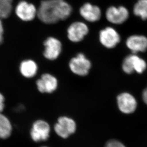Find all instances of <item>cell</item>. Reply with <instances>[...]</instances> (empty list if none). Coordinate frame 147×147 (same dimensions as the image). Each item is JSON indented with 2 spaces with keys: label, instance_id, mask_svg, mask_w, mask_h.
Instances as JSON below:
<instances>
[{
  "label": "cell",
  "instance_id": "1",
  "mask_svg": "<svg viewBox=\"0 0 147 147\" xmlns=\"http://www.w3.org/2000/svg\"><path fill=\"white\" fill-rule=\"evenodd\" d=\"M72 8L64 0H43L37 11V16L45 24H55L68 18Z\"/></svg>",
  "mask_w": 147,
  "mask_h": 147
},
{
  "label": "cell",
  "instance_id": "2",
  "mask_svg": "<svg viewBox=\"0 0 147 147\" xmlns=\"http://www.w3.org/2000/svg\"><path fill=\"white\" fill-rule=\"evenodd\" d=\"M90 60L83 53H78L70 59L68 62L70 71L74 75L80 77L88 76L92 68Z\"/></svg>",
  "mask_w": 147,
  "mask_h": 147
},
{
  "label": "cell",
  "instance_id": "3",
  "mask_svg": "<svg viewBox=\"0 0 147 147\" xmlns=\"http://www.w3.org/2000/svg\"><path fill=\"white\" fill-rule=\"evenodd\" d=\"M43 56L48 61H55L61 55L63 51L62 42L55 37L49 36L43 42Z\"/></svg>",
  "mask_w": 147,
  "mask_h": 147
},
{
  "label": "cell",
  "instance_id": "4",
  "mask_svg": "<svg viewBox=\"0 0 147 147\" xmlns=\"http://www.w3.org/2000/svg\"><path fill=\"white\" fill-rule=\"evenodd\" d=\"M38 91L42 94H52L57 90L59 86L58 79L55 75L45 73L36 81Z\"/></svg>",
  "mask_w": 147,
  "mask_h": 147
},
{
  "label": "cell",
  "instance_id": "5",
  "mask_svg": "<svg viewBox=\"0 0 147 147\" xmlns=\"http://www.w3.org/2000/svg\"><path fill=\"white\" fill-rule=\"evenodd\" d=\"M147 64L142 58L135 54L127 55L123 60L122 64L123 71L127 74L133 73L136 71L138 73L142 74L146 70Z\"/></svg>",
  "mask_w": 147,
  "mask_h": 147
},
{
  "label": "cell",
  "instance_id": "6",
  "mask_svg": "<svg viewBox=\"0 0 147 147\" xmlns=\"http://www.w3.org/2000/svg\"><path fill=\"white\" fill-rule=\"evenodd\" d=\"M98 40L102 47L108 49H111L116 47L120 42L121 37L114 28L108 26L100 31Z\"/></svg>",
  "mask_w": 147,
  "mask_h": 147
},
{
  "label": "cell",
  "instance_id": "7",
  "mask_svg": "<svg viewBox=\"0 0 147 147\" xmlns=\"http://www.w3.org/2000/svg\"><path fill=\"white\" fill-rule=\"evenodd\" d=\"M89 28L82 22L72 23L67 29V37L73 43H79L85 39L88 33Z\"/></svg>",
  "mask_w": 147,
  "mask_h": 147
},
{
  "label": "cell",
  "instance_id": "8",
  "mask_svg": "<svg viewBox=\"0 0 147 147\" xmlns=\"http://www.w3.org/2000/svg\"><path fill=\"white\" fill-rule=\"evenodd\" d=\"M76 125L73 119L67 116H62L58 118L54 126V129L57 134L61 138L66 139L76 130Z\"/></svg>",
  "mask_w": 147,
  "mask_h": 147
},
{
  "label": "cell",
  "instance_id": "9",
  "mask_svg": "<svg viewBox=\"0 0 147 147\" xmlns=\"http://www.w3.org/2000/svg\"><path fill=\"white\" fill-rule=\"evenodd\" d=\"M50 127L47 122L42 119L36 120L33 123L30 135L34 142L45 141L49 137Z\"/></svg>",
  "mask_w": 147,
  "mask_h": 147
},
{
  "label": "cell",
  "instance_id": "10",
  "mask_svg": "<svg viewBox=\"0 0 147 147\" xmlns=\"http://www.w3.org/2000/svg\"><path fill=\"white\" fill-rule=\"evenodd\" d=\"M117 103L119 110L126 114L133 113L137 107L135 98L127 92H123L117 96Z\"/></svg>",
  "mask_w": 147,
  "mask_h": 147
},
{
  "label": "cell",
  "instance_id": "11",
  "mask_svg": "<svg viewBox=\"0 0 147 147\" xmlns=\"http://www.w3.org/2000/svg\"><path fill=\"white\" fill-rule=\"evenodd\" d=\"M37 10L34 5L25 1H22L17 4L16 9V16L23 21H31L37 16Z\"/></svg>",
  "mask_w": 147,
  "mask_h": 147
},
{
  "label": "cell",
  "instance_id": "12",
  "mask_svg": "<svg viewBox=\"0 0 147 147\" xmlns=\"http://www.w3.org/2000/svg\"><path fill=\"white\" fill-rule=\"evenodd\" d=\"M129 16V11L124 6H111L108 8L106 13L107 19L113 24H122L127 20Z\"/></svg>",
  "mask_w": 147,
  "mask_h": 147
},
{
  "label": "cell",
  "instance_id": "13",
  "mask_svg": "<svg viewBox=\"0 0 147 147\" xmlns=\"http://www.w3.org/2000/svg\"><path fill=\"white\" fill-rule=\"evenodd\" d=\"M79 13L86 21L90 23L99 21L101 17V11L99 7L89 3H86L81 7Z\"/></svg>",
  "mask_w": 147,
  "mask_h": 147
},
{
  "label": "cell",
  "instance_id": "14",
  "mask_svg": "<svg viewBox=\"0 0 147 147\" xmlns=\"http://www.w3.org/2000/svg\"><path fill=\"white\" fill-rule=\"evenodd\" d=\"M126 44L133 54L144 52L147 49V38L145 36L133 35L127 38Z\"/></svg>",
  "mask_w": 147,
  "mask_h": 147
},
{
  "label": "cell",
  "instance_id": "15",
  "mask_svg": "<svg viewBox=\"0 0 147 147\" xmlns=\"http://www.w3.org/2000/svg\"><path fill=\"white\" fill-rule=\"evenodd\" d=\"M38 69L37 63L31 59L23 60L20 63L19 67L20 73L26 78H32L36 76L38 73Z\"/></svg>",
  "mask_w": 147,
  "mask_h": 147
},
{
  "label": "cell",
  "instance_id": "16",
  "mask_svg": "<svg viewBox=\"0 0 147 147\" xmlns=\"http://www.w3.org/2000/svg\"><path fill=\"white\" fill-rule=\"evenodd\" d=\"M13 131L11 122L8 117L0 113V139L5 140L10 137Z\"/></svg>",
  "mask_w": 147,
  "mask_h": 147
},
{
  "label": "cell",
  "instance_id": "17",
  "mask_svg": "<svg viewBox=\"0 0 147 147\" xmlns=\"http://www.w3.org/2000/svg\"><path fill=\"white\" fill-rule=\"evenodd\" d=\"M133 13L142 19H147V0H139L135 4Z\"/></svg>",
  "mask_w": 147,
  "mask_h": 147
},
{
  "label": "cell",
  "instance_id": "18",
  "mask_svg": "<svg viewBox=\"0 0 147 147\" xmlns=\"http://www.w3.org/2000/svg\"><path fill=\"white\" fill-rule=\"evenodd\" d=\"M13 0H0V19H5L10 16L13 9Z\"/></svg>",
  "mask_w": 147,
  "mask_h": 147
},
{
  "label": "cell",
  "instance_id": "19",
  "mask_svg": "<svg viewBox=\"0 0 147 147\" xmlns=\"http://www.w3.org/2000/svg\"><path fill=\"white\" fill-rule=\"evenodd\" d=\"M105 147H125L120 142L116 140H110L107 143Z\"/></svg>",
  "mask_w": 147,
  "mask_h": 147
},
{
  "label": "cell",
  "instance_id": "20",
  "mask_svg": "<svg viewBox=\"0 0 147 147\" xmlns=\"http://www.w3.org/2000/svg\"><path fill=\"white\" fill-rule=\"evenodd\" d=\"M5 98L3 95L0 93V113H2V112L4 110L5 105H4Z\"/></svg>",
  "mask_w": 147,
  "mask_h": 147
},
{
  "label": "cell",
  "instance_id": "21",
  "mask_svg": "<svg viewBox=\"0 0 147 147\" xmlns=\"http://www.w3.org/2000/svg\"><path fill=\"white\" fill-rule=\"evenodd\" d=\"M3 26L1 19H0V45L3 42Z\"/></svg>",
  "mask_w": 147,
  "mask_h": 147
},
{
  "label": "cell",
  "instance_id": "22",
  "mask_svg": "<svg viewBox=\"0 0 147 147\" xmlns=\"http://www.w3.org/2000/svg\"><path fill=\"white\" fill-rule=\"evenodd\" d=\"M142 99L145 103L147 105V87L142 92Z\"/></svg>",
  "mask_w": 147,
  "mask_h": 147
},
{
  "label": "cell",
  "instance_id": "23",
  "mask_svg": "<svg viewBox=\"0 0 147 147\" xmlns=\"http://www.w3.org/2000/svg\"></svg>",
  "mask_w": 147,
  "mask_h": 147
}]
</instances>
